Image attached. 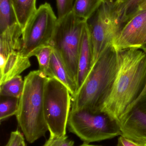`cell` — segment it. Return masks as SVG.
I'll return each instance as SVG.
<instances>
[{
  "mask_svg": "<svg viewBox=\"0 0 146 146\" xmlns=\"http://www.w3.org/2000/svg\"><path fill=\"white\" fill-rule=\"evenodd\" d=\"M57 21L49 3L40 5L22 31L20 52L30 58L37 49L49 44Z\"/></svg>",
  "mask_w": 146,
  "mask_h": 146,
  "instance_id": "8",
  "label": "cell"
},
{
  "mask_svg": "<svg viewBox=\"0 0 146 146\" xmlns=\"http://www.w3.org/2000/svg\"><path fill=\"white\" fill-rule=\"evenodd\" d=\"M142 49H144V50H145V51H146V47H142Z\"/></svg>",
  "mask_w": 146,
  "mask_h": 146,
  "instance_id": "29",
  "label": "cell"
},
{
  "mask_svg": "<svg viewBox=\"0 0 146 146\" xmlns=\"http://www.w3.org/2000/svg\"><path fill=\"white\" fill-rule=\"evenodd\" d=\"M144 145L145 146H146V142H145V144H144Z\"/></svg>",
  "mask_w": 146,
  "mask_h": 146,
  "instance_id": "32",
  "label": "cell"
},
{
  "mask_svg": "<svg viewBox=\"0 0 146 146\" xmlns=\"http://www.w3.org/2000/svg\"><path fill=\"white\" fill-rule=\"evenodd\" d=\"M74 141L70 139L67 135L60 137H51L46 141L42 146H74Z\"/></svg>",
  "mask_w": 146,
  "mask_h": 146,
  "instance_id": "23",
  "label": "cell"
},
{
  "mask_svg": "<svg viewBox=\"0 0 146 146\" xmlns=\"http://www.w3.org/2000/svg\"><path fill=\"white\" fill-rule=\"evenodd\" d=\"M72 99L66 86L55 77H48L45 86L44 105L50 136L66 135Z\"/></svg>",
  "mask_w": 146,
  "mask_h": 146,
  "instance_id": "6",
  "label": "cell"
},
{
  "mask_svg": "<svg viewBox=\"0 0 146 146\" xmlns=\"http://www.w3.org/2000/svg\"><path fill=\"white\" fill-rule=\"evenodd\" d=\"M1 96L20 98L24 86L23 80L21 76H15L0 85Z\"/></svg>",
  "mask_w": 146,
  "mask_h": 146,
  "instance_id": "18",
  "label": "cell"
},
{
  "mask_svg": "<svg viewBox=\"0 0 146 146\" xmlns=\"http://www.w3.org/2000/svg\"><path fill=\"white\" fill-rule=\"evenodd\" d=\"M75 0H56L57 19H61L73 11Z\"/></svg>",
  "mask_w": 146,
  "mask_h": 146,
  "instance_id": "22",
  "label": "cell"
},
{
  "mask_svg": "<svg viewBox=\"0 0 146 146\" xmlns=\"http://www.w3.org/2000/svg\"><path fill=\"white\" fill-rule=\"evenodd\" d=\"M117 146H145L135 142L123 135H120L118 138Z\"/></svg>",
  "mask_w": 146,
  "mask_h": 146,
  "instance_id": "25",
  "label": "cell"
},
{
  "mask_svg": "<svg viewBox=\"0 0 146 146\" xmlns=\"http://www.w3.org/2000/svg\"><path fill=\"white\" fill-rule=\"evenodd\" d=\"M16 23L11 0H0V33Z\"/></svg>",
  "mask_w": 146,
  "mask_h": 146,
  "instance_id": "17",
  "label": "cell"
},
{
  "mask_svg": "<svg viewBox=\"0 0 146 146\" xmlns=\"http://www.w3.org/2000/svg\"><path fill=\"white\" fill-rule=\"evenodd\" d=\"M146 36V9L136 12L122 28L111 45L116 50L143 46Z\"/></svg>",
  "mask_w": 146,
  "mask_h": 146,
  "instance_id": "10",
  "label": "cell"
},
{
  "mask_svg": "<svg viewBox=\"0 0 146 146\" xmlns=\"http://www.w3.org/2000/svg\"><path fill=\"white\" fill-rule=\"evenodd\" d=\"M116 51V74L99 105L98 111L119 122L145 86L146 52L142 48H129Z\"/></svg>",
  "mask_w": 146,
  "mask_h": 146,
  "instance_id": "1",
  "label": "cell"
},
{
  "mask_svg": "<svg viewBox=\"0 0 146 146\" xmlns=\"http://www.w3.org/2000/svg\"><path fill=\"white\" fill-rule=\"evenodd\" d=\"M86 23L91 40L92 68L122 27L115 3L109 0H105Z\"/></svg>",
  "mask_w": 146,
  "mask_h": 146,
  "instance_id": "7",
  "label": "cell"
},
{
  "mask_svg": "<svg viewBox=\"0 0 146 146\" xmlns=\"http://www.w3.org/2000/svg\"><path fill=\"white\" fill-rule=\"evenodd\" d=\"M21 146H26L25 145V142H24V143L22 144V145H21Z\"/></svg>",
  "mask_w": 146,
  "mask_h": 146,
  "instance_id": "30",
  "label": "cell"
},
{
  "mask_svg": "<svg viewBox=\"0 0 146 146\" xmlns=\"http://www.w3.org/2000/svg\"><path fill=\"white\" fill-rule=\"evenodd\" d=\"M119 1H120V0H116L115 1V2H117Z\"/></svg>",
  "mask_w": 146,
  "mask_h": 146,
  "instance_id": "31",
  "label": "cell"
},
{
  "mask_svg": "<svg viewBox=\"0 0 146 146\" xmlns=\"http://www.w3.org/2000/svg\"><path fill=\"white\" fill-rule=\"evenodd\" d=\"M30 66L29 57L23 55L19 51L11 52L8 56L3 66L0 68V85L20 75Z\"/></svg>",
  "mask_w": 146,
  "mask_h": 146,
  "instance_id": "13",
  "label": "cell"
},
{
  "mask_svg": "<svg viewBox=\"0 0 146 146\" xmlns=\"http://www.w3.org/2000/svg\"><path fill=\"white\" fill-rule=\"evenodd\" d=\"M117 70L116 51L111 45L105 50L72 98L71 111L84 109L99 112V107L114 81Z\"/></svg>",
  "mask_w": 146,
  "mask_h": 146,
  "instance_id": "3",
  "label": "cell"
},
{
  "mask_svg": "<svg viewBox=\"0 0 146 146\" xmlns=\"http://www.w3.org/2000/svg\"><path fill=\"white\" fill-rule=\"evenodd\" d=\"M17 23L22 29L37 10L36 0H11Z\"/></svg>",
  "mask_w": 146,
  "mask_h": 146,
  "instance_id": "15",
  "label": "cell"
},
{
  "mask_svg": "<svg viewBox=\"0 0 146 146\" xmlns=\"http://www.w3.org/2000/svg\"><path fill=\"white\" fill-rule=\"evenodd\" d=\"M48 76L40 70L24 79L23 92L16 115L18 126L27 141L32 144L49 131L45 115L44 94Z\"/></svg>",
  "mask_w": 146,
  "mask_h": 146,
  "instance_id": "2",
  "label": "cell"
},
{
  "mask_svg": "<svg viewBox=\"0 0 146 146\" xmlns=\"http://www.w3.org/2000/svg\"><path fill=\"white\" fill-rule=\"evenodd\" d=\"M93 52L91 35L86 23L81 38L78 59L77 92L85 82L92 67Z\"/></svg>",
  "mask_w": 146,
  "mask_h": 146,
  "instance_id": "11",
  "label": "cell"
},
{
  "mask_svg": "<svg viewBox=\"0 0 146 146\" xmlns=\"http://www.w3.org/2000/svg\"><path fill=\"white\" fill-rule=\"evenodd\" d=\"M20 98L1 96L0 122L16 115L19 110Z\"/></svg>",
  "mask_w": 146,
  "mask_h": 146,
  "instance_id": "21",
  "label": "cell"
},
{
  "mask_svg": "<svg viewBox=\"0 0 146 146\" xmlns=\"http://www.w3.org/2000/svg\"><path fill=\"white\" fill-rule=\"evenodd\" d=\"M79 146H102L99 145H90L89 144H86V143H83L82 145H81Z\"/></svg>",
  "mask_w": 146,
  "mask_h": 146,
  "instance_id": "27",
  "label": "cell"
},
{
  "mask_svg": "<svg viewBox=\"0 0 146 146\" xmlns=\"http://www.w3.org/2000/svg\"><path fill=\"white\" fill-rule=\"evenodd\" d=\"M85 24L86 21L72 12L57 19L49 44L60 55L76 83L79 53Z\"/></svg>",
  "mask_w": 146,
  "mask_h": 146,
  "instance_id": "4",
  "label": "cell"
},
{
  "mask_svg": "<svg viewBox=\"0 0 146 146\" xmlns=\"http://www.w3.org/2000/svg\"><path fill=\"white\" fill-rule=\"evenodd\" d=\"M53 48L49 44L39 47L33 52L32 56H35L37 59L39 70L48 77H51L50 71V62Z\"/></svg>",
  "mask_w": 146,
  "mask_h": 146,
  "instance_id": "19",
  "label": "cell"
},
{
  "mask_svg": "<svg viewBox=\"0 0 146 146\" xmlns=\"http://www.w3.org/2000/svg\"><path fill=\"white\" fill-rule=\"evenodd\" d=\"M119 123L122 135L144 145L146 142V82L138 98L127 109Z\"/></svg>",
  "mask_w": 146,
  "mask_h": 146,
  "instance_id": "9",
  "label": "cell"
},
{
  "mask_svg": "<svg viewBox=\"0 0 146 146\" xmlns=\"http://www.w3.org/2000/svg\"><path fill=\"white\" fill-rule=\"evenodd\" d=\"M67 128L83 142L102 141L122 135L119 122L101 112L87 110L70 111Z\"/></svg>",
  "mask_w": 146,
  "mask_h": 146,
  "instance_id": "5",
  "label": "cell"
},
{
  "mask_svg": "<svg viewBox=\"0 0 146 146\" xmlns=\"http://www.w3.org/2000/svg\"><path fill=\"white\" fill-rule=\"evenodd\" d=\"M145 9H146V0H142L139 4L137 12Z\"/></svg>",
  "mask_w": 146,
  "mask_h": 146,
  "instance_id": "26",
  "label": "cell"
},
{
  "mask_svg": "<svg viewBox=\"0 0 146 146\" xmlns=\"http://www.w3.org/2000/svg\"><path fill=\"white\" fill-rule=\"evenodd\" d=\"M23 134L18 129L11 132L7 143L5 146H21L25 142V139Z\"/></svg>",
  "mask_w": 146,
  "mask_h": 146,
  "instance_id": "24",
  "label": "cell"
},
{
  "mask_svg": "<svg viewBox=\"0 0 146 146\" xmlns=\"http://www.w3.org/2000/svg\"><path fill=\"white\" fill-rule=\"evenodd\" d=\"M105 0H75L72 13L80 19L87 20L97 11Z\"/></svg>",
  "mask_w": 146,
  "mask_h": 146,
  "instance_id": "16",
  "label": "cell"
},
{
  "mask_svg": "<svg viewBox=\"0 0 146 146\" xmlns=\"http://www.w3.org/2000/svg\"><path fill=\"white\" fill-rule=\"evenodd\" d=\"M22 30L18 23L9 27L0 33V68L4 66L9 54L21 50Z\"/></svg>",
  "mask_w": 146,
  "mask_h": 146,
  "instance_id": "12",
  "label": "cell"
},
{
  "mask_svg": "<svg viewBox=\"0 0 146 146\" xmlns=\"http://www.w3.org/2000/svg\"><path fill=\"white\" fill-rule=\"evenodd\" d=\"M50 68L51 77H55L66 86L73 98L77 93V84L60 55L54 49L51 54Z\"/></svg>",
  "mask_w": 146,
  "mask_h": 146,
  "instance_id": "14",
  "label": "cell"
},
{
  "mask_svg": "<svg viewBox=\"0 0 146 146\" xmlns=\"http://www.w3.org/2000/svg\"><path fill=\"white\" fill-rule=\"evenodd\" d=\"M146 47V36L145 38L144 42H143V46H142V47Z\"/></svg>",
  "mask_w": 146,
  "mask_h": 146,
  "instance_id": "28",
  "label": "cell"
},
{
  "mask_svg": "<svg viewBox=\"0 0 146 146\" xmlns=\"http://www.w3.org/2000/svg\"><path fill=\"white\" fill-rule=\"evenodd\" d=\"M142 0H120L115 2L122 25L127 22L138 10Z\"/></svg>",
  "mask_w": 146,
  "mask_h": 146,
  "instance_id": "20",
  "label": "cell"
}]
</instances>
